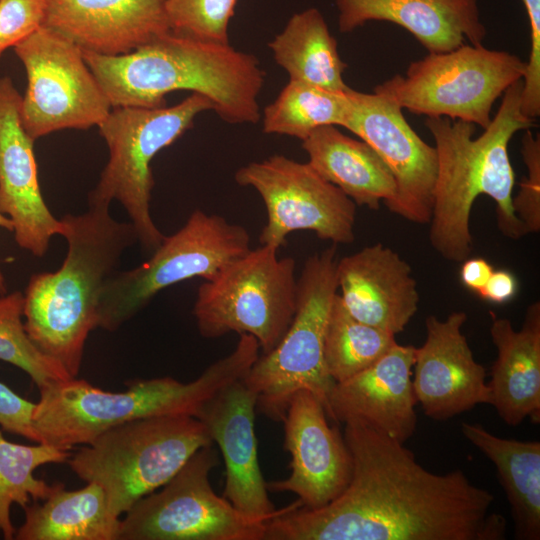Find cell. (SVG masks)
Segmentation results:
<instances>
[{"label":"cell","mask_w":540,"mask_h":540,"mask_svg":"<svg viewBox=\"0 0 540 540\" xmlns=\"http://www.w3.org/2000/svg\"><path fill=\"white\" fill-rule=\"evenodd\" d=\"M328 418L322 402L309 390L302 389L292 397L282 420L291 473L266 483L270 491L294 493L305 509L332 502L351 477V457L343 435Z\"/></svg>","instance_id":"cell-16"},{"label":"cell","mask_w":540,"mask_h":540,"mask_svg":"<svg viewBox=\"0 0 540 540\" xmlns=\"http://www.w3.org/2000/svg\"><path fill=\"white\" fill-rule=\"evenodd\" d=\"M530 25V53L526 62L521 111L532 119L540 115V0H522Z\"/></svg>","instance_id":"cell-36"},{"label":"cell","mask_w":540,"mask_h":540,"mask_svg":"<svg viewBox=\"0 0 540 540\" xmlns=\"http://www.w3.org/2000/svg\"><path fill=\"white\" fill-rule=\"evenodd\" d=\"M349 89L335 92L289 80L277 98L265 107L263 132L287 135L302 141L321 126L343 127L350 109Z\"/></svg>","instance_id":"cell-29"},{"label":"cell","mask_w":540,"mask_h":540,"mask_svg":"<svg viewBox=\"0 0 540 540\" xmlns=\"http://www.w3.org/2000/svg\"><path fill=\"white\" fill-rule=\"evenodd\" d=\"M211 444L199 419L155 416L108 429L70 454L66 463L86 483L101 486L110 512L120 517L166 484L197 450Z\"/></svg>","instance_id":"cell-6"},{"label":"cell","mask_w":540,"mask_h":540,"mask_svg":"<svg viewBox=\"0 0 540 540\" xmlns=\"http://www.w3.org/2000/svg\"><path fill=\"white\" fill-rule=\"evenodd\" d=\"M268 46L275 62L288 73L289 80L335 92L350 88L343 79L347 65L318 9L308 8L292 15Z\"/></svg>","instance_id":"cell-28"},{"label":"cell","mask_w":540,"mask_h":540,"mask_svg":"<svg viewBox=\"0 0 540 540\" xmlns=\"http://www.w3.org/2000/svg\"><path fill=\"white\" fill-rule=\"evenodd\" d=\"M218 464L213 444L197 450L125 513L119 540H264L266 522L245 516L214 492L209 477Z\"/></svg>","instance_id":"cell-12"},{"label":"cell","mask_w":540,"mask_h":540,"mask_svg":"<svg viewBox=\"0 0 540 540\" xmlns=\"http://www.w3.org/2000/svg\"><path fill=\"white\" fill-rule=\"evenodd\" d=\"M522 87L520 80L504 92L496 115L476 138L473 123L425 119L437 152L429 240L448 261L462 262L472 252L470 216L480 195L495 202L497 226L504 236L517 240L527 234L512 206L515 175L508 155L512 137L534 126L521 111Z\"/></svg>","instance_id":"cell-2"},{"label":"cell","mask_w":540,"mask_h":540,"mask_svg":"<svg viewBox=\"0 0 540 540\" xmlns=\"http://www.w3.org/2000/svg\"><path fill=\"white\" fill-rule=\"evenodd\" d=\"M110 205L88 204L61 218L67 253L54 272L33 274L24 293V326L34 345L77 378L86 340L97 328L102 287L124 252L138 243L133 224L114 219Z\"/></svg>","instance_id":"cell-4"},{"label":"cell","mask_w":540,"mask_h":540,"mask_svg":"<svg viewBox=\"0 0 540 540\" xmlns=\"http://www.w3.org/2000/svg\"><path fill=\"white\" fill-rule=\"evenodd\" d=\"M71 453L46 443L23 445L9 442L0 430V531L4 539H14L16 529L11 521V507L23 509L31 501L44 500L54 485L34 476L46 464L65 463Z\"/></svg>","instance_id":"cell-31"},{"label":"cell","mask_w":540,"mask_h":540,"mask_svg":"<svg viewBox=\"0 0 540 540\" xmlns=\"http://www.w3.org/2000/svg\"><path fill=\"white\" fill-rule=\"evenodd\" d=\"M254 360L250 348L237 344L187 383L172 377L139 379L131 381L126 391L111 392L78 378L54 382L39 389L33 426L39 443L68 451L129 421L167 415L197 418L217 392L246 375Z\"/></svg>","instance_id":"cell-5"},{"label":"cell","mask_w":540,"mask_h":540,"mask_svg":"<svg viewBox=\"0 0 540 540\" xmlns=\"http://www.w3.org/2000/svg\"><path fill=\"white\" fill-rule=\"evenodd\" d=\"M466 320L464 311H454L444 320L429 315L426 340L414 350V394L425 415L437 421L490 402L485 368L461 331Z\"/></svg>","instance_id":"cell-18"},{"label":"cell","mask_w":540,"mask_h":540,"mask_svg":"<svg viewBox=\"0 0 540 540\" xmlns=\"http://www.w3.org/2000/svg\"><path fill=\"white\" fill-rule=\"evenodd\" d=\"M36 403L16 394L0 382V426L2 430L39 442L33 426V413Z\"/></svg>","instance_id":"cell-37"},{"label":"cell","mask_w":540,"mask_h":540,"mask_svg":"<svg viewBox=\"0 0 540 540\" xmlns=\"http://www.w3.org/2000/svg\"><path fill=\"white\" fill-rule=\"evenodd\" d=\"M337 261L336 244L308 257L297 279V307L291 325L242 378L257 395L258 411L274 421L283 420L292 397L302 389L312 392L327 410L335 381L324 361V336L338 292Z\"/></svg>","instance_id":"cell-8"},{"label":"cell","mask_w":540,"mask_h":540,"mask_svg":"<svg viewBox=\"0 0 540 540\" xmlns=\"http://www.w3.org/2000/svg\"><path fill=\"white\" fill-rule=\"evenodd\" d=\"M493 271L491 264L483 258H466L460 268V280L466 288L478 293Z\"/></svg>","instance_id":"cell-39"},{"label":"cell","mask_w":540,"mask_h":540,"mask_svg":"<svg viewBox=\"0 0 540 540\" xmlns=\"http://www.w3.org/2000/svg\"><path fill=\"white\" fill-rule=\"evenodd\" d=\"M302 148L310 166L356 205L377 210L381 202L387 206L395 198L397 187L392 173L363 140L326 125L302 140Z\"/></svg>","instance_id":"cell-25"},{"label":"cell","mask_w":540,"mask_h":540,"mask_svg":"<svg viewBox=\"0 0 540 540\" xmlns=\"http://www.w3.org/2000/svg\"><path fill=\"white\" fill-rule=\"evenodd\" d=\"M0 228H4L9 232H13V224L11 220L0 212ZM7 293V284L5 277L0 268V295Z\"/></svg>","instance_id":"cell-40"},{"label":"cell","mask_w":540,"mask_h":540,"mask_svg":"<svg viewBox=\"0 0 540 540\" xmlns=\"http://www.w3.org/2000/svg\"><path fill=\"white\" fill-rule=\"evenodd\" d=\"M238 0H166L170 31L193 39L229 44L228 27Z\"/></svg>","instance_id":"cell-33"},{"label":"cell","mask_w":540,"mask_h":540,"mask_svg":"<svg viewBox=\"0 0 540 540\" xmlns=\"http://www.w3.org/2000/svg\"><path fill=\"white\" fill-rule=\"evenodd\" d=\"M479 0H335L338 27L349 33L370 21H386L407 30L429 53L464 43L482 44L487 30Z\"/></svg>","instance_id":"cell-23"},{"label":"cell","mask_w":540,"mask_h":540,"mask_svg":"<svg viewBox=\"0 0 540 540\" xmlns=\"http://www.w3.org/2000/svg\"><path fill=\"white\" fill-rule=\"evenodd\" d=\"M257 395L242 379L217 392L197 419L206 427L225 464L223 497L245 516L267 522L278 515L268 496L257 454L255 410Z\"/></svg>","instance_id":"cell-19"},{"label":"cell","mask_w":540,"mask_h":540,"mask_svg":"<svg viewBox=\"0 0 540 540\" xmlns=\"http://www.w3.org/2000/svg\"><path fill=\"white\" fill-rule=\"evenodd\" d=\"M43 501L24 508L25 520L14 539L119 540L121 519L110 512L98 484L70 491L57 483Z\"/></svg>","instance_id":"cell-26"},{"label":"cell","mask_w":540,"mask_h":540,"mask_svg":"<svg viewBox=\"0 0 540 540\" xmlns=\"http://www.w3.org/2000/svg\"><path fill=\"white\" fill-rule=\"evenodd\" d=\"M47 0H0V58L42 27Z\"/></svg>","instance_id":"cell-35"},{"label":"cell","mask_w":540,"mask_h":540,"mask_svg":"<svg viewBox=\"0 0 540 540\" xmlns=\"http://www.w3.org/2000/svg\"><path fill=\"white\" fill-rule=\"evenodd\" d=\"M250 249L245 227L196 209L178 231L164 237L145 262L117 270L106 280L99 298L97 328L118 330L163 289L197 277L210 280Z\"/></svg>","instance_id":"cell-9"},{"label":"cell","mask_w":540,"mask_h":540,"mask_svg":"<svg viewBox=\"0 0 540 540\" xmlns=\"http://www.w3.org/2000/svg\"><path fill=\"white\" fill-rule=\"evenodd\" d=\"M206 110H213L209 99L191 93L170 107H113L98 125L109 158L88 194V204L110 205L118 201L136 229L138 243L147 253L155 251L165 237L151 216L154 187L151 162Z\"/></svg>","instance_id":"cell-7"},{"label":"cell","mask_w":540,"mask_h":540,"mask_svg":"<svg viewBox=\"0 0 540 540\" xmlns=\"http://www.w3.org/2000/svg\"><path fill=\"white\" fill-rule=\"evenodd\" d=\"M14 52L27 77L20 117L34 141L59 130L98 126L111 111L83 50L55 30L43 25Z\"/></svg>","instance_id":"cell-13"},{"label":"cell","mask_w":540,"mask_h":540,"mask_svg":"<svg viewBox=\"0 0 540 540\" xmlns=\"http://www.w3.org/2000/svg\"><path fill=\"white\" fill-rule=\"evenodd\" d=\"M396 343L395 335L354 318L337 292L324 336V361L335 382H342L368 368Z\"/></svg>","instance_id":"cell-30"},{"label":"cell","mask_w":540,"mask_h":540,"mask_svg":"<svg viewBox=\"0 0 540 540\" xmlns=\"http://www.w3.org/2000/svg\"><path fill=\"white\" fill-rule=\"evenodd\" d=\"M339 296L357 320L393 335L402 332L419 305L409 263L375 243L337 261Z\"/></svg>","instance_id":"cell-21"},{"label":"cell","mask_w":540,"mask_h":540,"mask_svg":"<svg viewBox=\"0 0 540 540\" xmlns=\"http://www.w3.org/2000/svg\"><path fill=\"white\" fill-rule=\"evenodd\" d=\"M490 335L497 349L491 367L489 404L509 426L530 418L540 423V303H531L520 330L492 315Z\"/></svg>","instance_id":"cell-24"},{"label":"cell","mask_w":540,"mask_h":540,"mask_svg":"<svg viewBox=\"0 0 540 540\" xmlns=\"http://www.w3.org/2000/svg\"><path fill=\"white\" fill-rule=\"evenodd\" d=\"M166 0H47L44 26L83 51L116 56L170 31Z\"/></svg>","instance_id":"cell-22"},{"label":"cell","mask_w":540,"mask_h":540,"mask_svg":"<svg viewBox=\"0 0 540 540\" xmlns=\"http://www.w3.org/2000/svg\"><path fill=\"white\" fill-rule=\"evenodd\" d=\"M344 128L370 145L392 173L396 195L386 207L417 224L431 218L437 152L412 129L402 108L382 94L348 91Z\"/></svg>","instance_id":"cell-15"},{"label":"cell","mask_w":540,"mask_h":540,"mask_svg":"<svg viewBox=\"0 0 540 540\" xmlns=\"http://www.w3.org/2000/svg\"><path fill=\"white\" fill-rule=\"evenodd\" d=\"M526 62L504 50L464 43L413 61L404 75L374 88L402 109L426 117H447L485 129L495 101L523 80Z\"/></svg>","instance_id":"cell-10"},{"label":"cell","mask_w":540,"mask_h":540,"mask_svg":"<svg viewBox=\"0 0 540 540\" xmlns=\"http://www.w3.org/2000/svg\"><path fill=\"white\" fill-rule=\"evenodd\" d=\"M351 477L319 509L298 500L265 523L264 540H501L494 495L456 469L435 474L401 443L358 421L344 423Z\"/></svg>","instance_id":"cell-1"},{"label":"cell","mask_w":540,"mask_h":540,"mask_svg":"<svg viewBox=\"0 0 540 540\" xmlns=\"http://www.w3.org/2000/svg\"><path fill=\"white\" fill-rule=\"evenodd\" d=\"M83 57L113 107H160L171 92L198 93L229 124L257 123L265 72L258 59L229 44L171 31L129 53Z\"/></svg>","instance_id":"cell-3"},{"label":"cell","mask_w":540,"mask_h":540,"mask_svg":"<svg viewBox=\"0 0 540 540\" xmlns=\"http://www.w3.org/2000/svg\"><path fill=\"white\" fill-rule=\"evenodd\" d=\"M414 350L412 345L396 343L368 368L335 382L328 397V417L341 423L358 421L405 443L417 426Z\"/></svg>","instance_id":"cell-20"},{"label":"cell","mask_w":540,"mask_h":540,"mask_svg":"<svg viewBox=\"0 0 540 540\" xmlns=\"http://www.w3.org/2000/svg\"><path fill=\"white\" fill-rule=\"evenodd\" d=\"M521 154L527 168L520 188L512 197L515 215L523 223L527 234L540 231V137L530 129L524 130L521 140Z\"/></svg>","instance_id":"cell-34"},{"label":"cell","mask_w":540,"mask_h":540,"mask_svg":"<svg viewBox=\"0 0 540 540\" xmlns=\"http://www.w3.org/2000/svg\"><path fill=\"white\" fill-rule=\"evenodd\" d=\"M235 181L261 196L267 221L259 235L261 245L279 250L295 231H312L333 244L354 241L356 204L307 163L272 155L239 168Z\"/></svg>","instance_id":"cell-14"},{"label":"cell","mask_w":540,"mask_h":540,"mask_svg":"<svg viewBox=\"0 0 540 540\" xmlns=\"http://www.w3.org/2000/svg\"><path fill=\"white\" fill-rule=\"evenodd\" d=\"M24 293L0 295V360L30 376L39 389L72 377L44 355L29 338L24 326Z\"/></svg>","instance_id":"cell-32"},{"label":"cell","mask_w":540,"mask_h":540,"mask_svg":"<svg viewBox=\"0 0 540 540\" xmlns=\"http://www.w3.org/2000/svg\"><path fill=\"white\" fill-rule=\"evenodd\" d=\"M515 275L504 269L493 271L484 287L477 293L483 300L502 304L510 301L517 293Z\"/></svg>","instance_id":"cell-38"},{"label":"cell","mask_w":540,"mask_h":540,"mask_svg":"<svg viewBox=\"0 0 540 540\" xmlns=\"http://www.w3.org/2000/svg\"><path fill=\"white\" fill-rule=\"evenodd\" d=\"M463 436L496 467L518 540L540 539V442L496 436L479 423L463 422Z\"/></svg>","instance_id":"cell-27"},{"label":"cell","mask_w":540,"mask_h":540,"mask_svg":"<svg viewBox=\"0 0 540 540\" xmlns=\"http://www.w3.org/2000/svg\"><path fill=\"white\" fill-rule=\"evenodd\" d=\"M21 98L12 79L0 77V212L11 220L17 245L43 257L51 238L62 234L63 223L41 193L35 141L20 117Z\"/></svg>","instance_id":"cell-17"},{"label":"cell","mask_w":540,"mask_h":540,"mask_svg":"<svg viewBox=\"0 0 540 540\" xmlns=\"http://www.w3.org/2000/svg\"><path fill=\"white\" fill-rule=\"evenodd\" d=\"M278 251L266 245L250 249L200 285L193 315L201 336L248 334L262 353L278 344L297 307L296 262L279 258Z\"/></svg>","instance_id":"cell-11"}]
</instances>
